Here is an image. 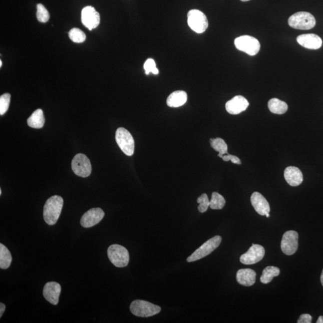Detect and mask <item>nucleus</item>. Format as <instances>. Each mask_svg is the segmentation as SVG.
<instances>
[{"label": "nucleus", "mask_w": 323, "mask_h": 323, "mask_svg": "<svg viewBox=\"0 0 323 323\" xmlns=\"http://www.w3.org/2000/svg\"><path fill=\"white\" fill-rule=\"evenodd\" d=\"M64 205L62 197L55 195L47 200L44 206L43 217L45 222L49 225L56 224L60 217Z\"/></svg>", "instance_id": "f257e3e1"}, {"label": "nucleus", "mask_w": 323, "mask_h": 323, "mask_svg": "<svg viewBox=\"0 0 323 323\" xmlns=\"http://www.w3.org/2000/svg\"><path fill=\"white\" fill-rule=\"evenodd\" d=\"M288 25L294 29L309 30L315 26L316 21L309 12H299L289 18Z\"/></svg>", "instance_id": "f03ea898"}, {"label": "nucleus", "mask_w": 323, "mask_h": 323, "mask_svg": "<svg viewBox=\"0 0 323 323\" xmlns=\"http://www.w3.org/2000/svg\"><path fill=\"white\" fill-rule=\"evenodd\" d=\"M130 310L135 316L149 317L158 314L161 311V307L147 301L136 300L131 303Z\"/></svg>", "instance_id": "7ed1b4c3"}, {"label": "nucleus", "mask_w": 323, "mask_h": 323, "mask_svg": "<svg viewBox=\"0 0 323 323\" xmlns=\"http://www.w3.org/2000/svg\"><path fill=\"white\" fill-rule=\"evenodd\" d=\"M107 254L111 262L116 267H124L129 263V252L124 246L118 244L110 245L108 248Z\"/></svg>", "instance_id": "20e7f679"}, {"label": "nucleus", "mask_w": 323, "mask_h": 323, "mask_svg": "<svg viewBox=\"0 0 323 323\" xmlns=\"http://www.w3.org/2000/svg\"><path fill=\"white\" fill-rule=\"evenodd\" d=\"M221 240H222L221 237L218 235L208 240L201 247L197 249L191 256L187 258V261L188 262H193V261L201 259V258L207 256L208 255L213 252L215 249L219 247Z\"/></svg>", "instance_id": "39448f33"}, {"label": "nucleus", "mask_w": 323, "mask_h": 323, "mask_svg": "<svg viewBox=\"0 0 323 323\" xmlns=\"http://www.w3.org/2000/svg\"><path fill=\"white\" fill-rule=\"evenodd\" d=\"M116 140L120 149L126 155L131 156L134 155V140L127 129L124 128H119L117 129Z\"/></svg>", "instance_id": "423d86ee"}, {"label": "nucleus", "mask_w": 323, "mask_h": 323, "mask_svg": "<svg viewBox=\"0 0 323 323\" xmlns=\"http://www.w3.org/2000/svg\"><path fill=\"white\" fill-rule=\"evenodd\" d=\"M187 23L193 32L198 34L204 33L208 27L206 15L196 9L190 11L187 14Z\"/></svg>", "instance_id": "0eeeda50"}, {"label": "nucleus", "mask_w": 323, "mask_h": 323, "mask_svg": "<svg viewBox=\"0 0 323 323\" xmlns=\"http://www.w3.org/2000/svg\"><path fill=\"white\" fill-rule=\"evenodd\" d=\"M234 43L237 49L245 52L250 56H254L260 51V43L257 39L253 37L250 36H240L235 40Z\"/></svg>", "instance_id": "6e6552de"}, {"label": "nucleus", "mask_w": 323, "mask_h": 323, "mask_svg": "<svg viewBox=\"0 0 323 323\" xmlns=\"http://www.w3.org/2000/svg\"><path fill=\"white\" fill-rule=\"evenodd\" d=\"M72 167L75 174L79 177H88L91 174V162L84 154L79 153L74 157Z\"/></svg>", "instance_id": "1a4fd4ad"}, {"label": "nucleus", "mask_w": 323, "mask_h": 323, "mask_svg": "<svg viewBox=\"0 0 323 323\" xmlns=\"http://www.w3.org/2000/svg\"><path fill=\"white\" fill-rule=\"evenodd\" d=\"M299 235L294 230H289L283 235L281 243L282 251L288 256L296 253L298 248Z\"/></svg>", "instance_id": "9d476101"}, {"label": "nucleus", "mask_w": 323, "mask_h": 323, "mask_svg": "<svg viewBox=\"0 0 323 323\" xmlns=\"http://www.w3.org/2000/svg\"><path fill=\"white\" fill-rule=\"evenodd\" d=\"M265 250L263 246L255 244L251 246L245 253L240 257V261L244 264H253L263 259Z\"/></svg>", "instance_id": "9b49d317"}, {"label": "nucleus", "mask_w": 323, "mask_h": 323, "mask_svg": "<svg viewBox=\"0 0 323 323\" xmlns=\"http://www.w3.org/2000/svg\"><path fill=\"white\" fill-rule=\"evenodd\" d=\"M81 18L82 24L90 31L96 29L100 23V15L92 6L83 9Z\"/></svg>", "instance_id": "f8f14e48"}, {"label": "nucleus", "mask_w": 323, "mask_h": 323, "mask_svg": "<svg viewBox=\"0 0 323 323\" xmlns=\"http://www.w3.org/2000/svg\"><path fill=\"white\" fill-rule=\"evenodd\" d=\"M104 211L100 208H92L83 215L81 224L85 228L93 227L99 223L104 217Z\"/></svg>", "instance_id": "ddd939ff"}, {"label": "nucleus", "mask_w": 323, "mask_h": 323, "mask_svg": "<svg viewBox=\"0 0 323 323\" xmlns=\"http://www.w3.org/2000/svg\"><path fill=\"white\" fill-rule=\"evenodd\" d=\"M61 286L57 282H48L43 288V294L46 300L54 305L59 302Z\"/></svg>", "instance_id": "4468645a"}, {"label": "nucleus", "mask_w": 323, "mask_h": 323, "mask_svg": "<svg viewBox=\"0 0 323 323\" xmlns=\"http://www.w3.org/2000/svg\"><path fill=\"white\" fill-rule=\"evenodd\" d=\"M249 103L247 99L241 95L233 97L226 104V110L230 115H238L247 109Z\"/></svg>", "instance_id": "2eb2a0df"}, {"label": "nucleus", "mask_w": 323, "mask_h": 323, "mask_svg": "<svg viewBox=\"0 0 323 323\" xmlns=\"http://www.w3.org/2000/svg\"><path fill=\"white\" fill-rule=\"evenodd\" d=\"M297 42L303 48L312 50L321 48L322 43L321 39L314 34H306L298 36Z\"/></svg>", "instance_id": "dca6fc26"}, {"label": "nucleus", "mask_w": 323, "mask_h": 323, "mask_svg": "<svg viewBox=\"0 0 323 323\" xmlns=\"http://www.w3.org/2000/svg\"><path fill=\"white\" fill-rule=\"evenodd\" d=\"M252 205L258 214L266 215L270 211L268 202L264 197L258 192H254L251 196Z\"/></svg>", "instance_id": "f3484780"}, {"label": "nucleus", "mask_w": 323, "mask_h": 323, "mask_svg": "<svg viewBox=\"0 0 323 323\" xmlns=\"http://www.w3.org/2000/svg\"><path fill=\"white\" fill-rule=\"evenodd\" d=\"M284 178L289 185L296 187L303 182V174L299 168L288 167L284 171Z\"/></svg>", "instance_id": "a211bd4d"}, {"label": "nucleus", "mask_w": 323, "mask_h": 323, "mask_svg": "<svg viewBox=\"0 0 323 323\" xmlns=\"http://www.w3.org/2000/svg\"><path fill=\"white\" fill-rule=\"evenodd\" d=\"M236 280L239 284L250 287L256 282V273L251 269H239L236 273Z\"/></svg>", "instance_id": "6ab92c4d"}, {"label": "nucleus", "mask_w": 323, "mask_h": 323, "mask_svg": "<svg viewBox=\"0 0 323 323\" xmlns=\"http://www.w3.org/2000/svg\"><path fill=\"white\" fill-rule=\"evenodd\" d=\"M187 95L183 91H177L172 92L167 98V104L170 107H179L186 103Z\"/></svg>", "instance_id": "aec40b11"}, {"label": "nucleus", "mask_w": 323, "mask_h": 323, "mask_svg": "<svg viewBox=\"0 0 323 323\" xmlns=\"http://www.w3.org/2000/svg\"><path fill=\"white\" fill-rule=\"evenodd\" d=\"M45 123V118L42 109H38L27 120V124L33 128L41 129Z\"/></svg>", "instance_id": "412c9836"}, {"label": "nucleus", "mask_w": 323, "mask_h": 323, "mask_svg": "<svg viewBox=\"0 0 323 323\" xmlns=\"http://www.w3.org/2000/svg\"><path fill=\"white\" fill-rule=\"evenodd\" d=\"M268 108L270 112L276 115H283L288 110L287 103L278 100V98L270 99L268 102Z\"/></svg>", "instance_id": "4be33fe9"}, {"label": "nucleus", "mask_w": 323, "mask_h": 323, "mask_svg": "<svg viewBox=\"0 0 323 323\" xmlns=\"http://www.w3.org/2000/svg\"><path fill=\"white\" fill-rule=\"evenodd\" d=\"M12 257L10 251L5 245L0 244V268L6 269L10 267Z\"/></svg>", "instance_id": "5701e85b"}, {"label": "nucleus", "mask_w": 323, "mask_h": 323, "mask_svg": "<svg viewBox=\"0 0 323 323\" xmlns=\"http://www.w3.org/2000/svg\"><path fill=\"white\" fill-rule=\"evenodd\" d=\"M210 141L212 148L218 152V157L222 158V157L226 154L228 155L229 153L227 152L228 147L222 138H211Z\"/></svg>", "instance_id": "b1692460"}, {"label": "nucleus", "mask_w": 323, "mask_h": 323, "mask_svg": "<svg viewBox=\"0 0 323 323\" xmlns=\"http://www.w3.org/2000/svg\"><path fill=\"white\" fill-rule=\"evenodd\" d=\"M280 270L277 267L267 266L263 270L262 275L260 276V281L263 284H268L271 282L273 278L278 276Z\"/></svg>", "instance_id": "393cba45"}, {"label": "nucleus", "mask_w": 323, "mask_h": 323, "mask_svg": "<svg viewBox=\"0 0 323 323\" xmlns=\"http://www.w3.org/2000/svg\"><path fill=\"white\" fill-rule=\"evenodd\" d=\"M226 201L220 194L217 192L212 193L210 207L213 210H221L225 205Z\"/></svg>", "instance_id": "a878e982"}, {"label": "nucleus", "mask_w": 323, "mask_h": 323, "mask_svg": "<svg viewBox=\"0 0 323 323\" xmlns=\"http://www.w3.org/2000/svg\"><path fill=\"white\" fill-rule=\"evenodd\" d=\"M69 38L73 42L81 43L86 40L85 34L79 29H73L69 32Z\"/></svg>", "instance_id": "bb28decb"}, {"label": "nucleus", "mask_w": 323, "mask_h": 323, "mask_svg": "<svg viewBox=\"0 0 323 323\" xmlns=\"http://www.w3.org/2000/svg\"><path fill=\"white\" fill-rule=\"evenodd\" d=\"M37 18L39 22L43 23H47L50 19V15L47 9H46L44 6L42 4H38L37 6Z\"/></svg>", "instance_id": "cd10ccee"}, {"label": "nucleus", "mask_w": 323, "mask_h": 323, "mask_svg": "<svg viewBox=\"0 0 323 323\" xmlns=\"http://www.w3.org/2000/svg\"><path fill=\"white\" fill-rule=\"evenodd\" d=\"M11 95L6 93L0 97V115H4L8 112L11 103Z\"/></svg>", "instance_id": "c85d7f7f"}, {"label": "nucleus", "mask_w": 323, "mask_h": 323, "mask_svg": "<svg viewBox=\"0 0 323 323\" xmlns=\"http://www.w3.org/2000/svg\"><path fill=\"white\" fill-rule=\"evenodd\" d=\"M197 202L199 204L198 209L200 213H204L207 211L210 207V201H209L207 194L204 193L197 199Z\"/></svg>", "instance_id": "c756f323"}, {"label": "nucleus", "mask_w": 323, "mask_h": 323, "mask_svg": "<svg viewBox=\"0 0 323 323\" xmlns=\"http://www.w3.org/2000/svg\"><path fill=\"white\" fill-rule=\"evenodd\" d=\"M144 69L145 70L146 75H149L150 73H152L153 75H158L159 70L156 68L155 61L152 58L147 60L145 63L144 64Z\"/></svg>", "instance_id": "7c9ffc66"}, {"label": "nucleus", "mask_w": 323, "mask_h": 323, "mask_svg": "<svg viewBox=\"0 0 323 323\" xmlns=\"http://www.w3.org/2000/svg\"><path fill=\"white\" fill-rule=\"evenodd\" d=\"M221 159H222L223 161L225 162H228L230 161L233 163V164H235L241 165L242 164L241 160H240L238 157L234 155H229V154L227 155H224Z\"/></svg>", "instance_id": "2f4dec72"}, {"label": "nucleus", "mask_w": 323, "mask_h": 323, "mask_svg": "<svg viewBox=\"0 0 323 323\" xmlns=\"http://www.w3.org/2000/svg\"><path fill=\"white\" fill-rule=\"evenodd\" d=\"M311 322L312 316L307 313L301 315L297 321V323H310Z\"/></svg>", "instance_id": "473e14b6"}, {"label": "nucleus", "mask_w": 323, "mask_h": 323, "mask_svg": "<svg viewBox=\"0 0 323 323\" xmlns=\"http://www.w3.org/2000/svg\"><path fill=\"white\" fill-rule=\"evenodd\" d=\"M6 309V305L4 303H0V318L2 317L3 313H4Z\"/></svg>", "instance_id": "72a5a7b5"}, {"label": "nucleus", "mask_w": 323, "mask_h": 323, "mask_svg": "<svg viewBox=\"0 0 323 323\" xmlns=\"http://www.w3.org/2000/svg\"><path fill=\"white\" fill-rule=\"evenodd\" d=\"M316 323H323V316H319Z\"/></svg>", "instance_id": "f704fd0d"}, {"label": "nucleus", "mask_w": 323, "mask_h": 323, "mask_svg": "<svg viewBox=\"0 0 323 323\" xmlns=\"http://www.w3.org/2000/svg\"><path fill=\"white\" fill-rule=\"evenodd\" d=\"M320 280H321V284L323 286V269L321 275Z\"/></svg>", "instance_id": "c9c22d12"}, {"label": "nucleus", "mask_w": 323, "mask_h": 323, "mask_svg": "<svg viewBox=\"0 0 323 323\" xmlns=\"http://www.w3.org/2000/svg\"><path fill=\"white\" fill-rule=\"evenodd\" d=\"M266 217H267V218L269 217H270V215H269V213L266 214Z\"/></svg>", "instance_id": "e433bc0d"}, {"label": "nucleus", "mask_w": 323, "mask_h": 323, "mask_svg": "<svg viewBox=\"0 0 323 323\" xmlns=\"http://www.w3.org/2000/svg\"><path fill=\"white\" fill-rule=\"evenodd\" d=\"M2 64H2V61L1 60V61H0V67H2Z\"/></svg>", "instance_id": "4c0bfd02"}, {"label": "nucleus", "mask_w": 323, "mask_h": 323, "mask_svg": "<svg viewBox=\"0 0 323 323\" xmlns=\"http://www.w3.org/2000/svg\"><path fill=\"white\" fill-rule=\"evenodd\" d=\"M241 1L245 2L250 1V0H241Z\"/></svg>", "instance_id": "58836bf2"}, {"label": "nucleus", "mask_w": 323, "mask_h": 323, "mask_svg": "<svg viewBox=\"0 0 323 323\" xmlns=\"http://www.w3.org/2000/svg\"><path fill=\"white\" fill-rule=\"evenodd\" d=\"M2 189H0V195H2Z\"/></svg>", "instance_id": "ea45409f"}]
</instances>
